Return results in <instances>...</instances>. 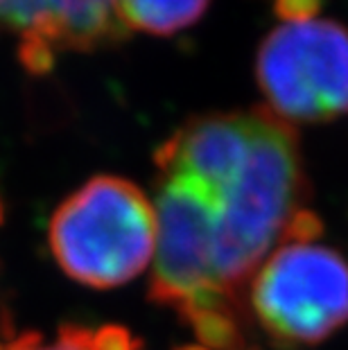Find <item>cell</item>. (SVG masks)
<instances>
[{"label":"cell","instance_id":"6da1fadb","mask_svg":"<svg viewBox=\"0 0 348 350\" xmlns=\"http://www.w3.org/2000/svg\"><path fill=\"white\" fill-rule=\"evenodd\" d=\"M256 109L258 124L247 159L231 181L215 192L213 269L219 289L233 301L267 251L283 240L306 192L294 126L267 107Z\"/></svg>","mask_w":348,"mask_h":350},{"label":"cell","instance_id":"7a4b0ae2","mask_svg":"<svg viewBox=\"0 0 348 350\" xmlns=\"http://www.w3.org/2000/svg\"><path fill=\"white\" fill-rule=\"evenodd\" d=\"M157 213L136 183L93 176L66 197L50 219V251L79 285L113 289L150 265Z\"/></svg>","mask_w":348,"mask_h":350},{"label":"cell","instance_id":"3957f363","mask_svg":"<svg viewBox=\"0 0 348 350\" xmlns=\"http://www.w3.org/2000/svg\"><path fill=\"white\" fill-rule=\"evenodd\" d=\"M267 109L287 124L348 113V29L330 18L283 21L256 55Z\"/></svg>","mask_w":348,"mask_h":350},{"label":"cell","instance_id":"277c9868","mask_svg":"<svg viewBox=\"0 0 348 350\" xmlns=\"http://www.w3.org/2000/svg\"><path fill=\"white\" fill-rule=\"evenodd\" d=\"M251 305L276 344H319L348 323V265L332 249L283 244L256 273Z\"/></svg>","mask_w":348,"mask_h":350},{"label":"cell","instance_id":"5b68a950","mask_svg":"<svg viewBox=\"0 0 348 350\" xmlns=\"http://www.w3.org/2000/svg\"><path fill=\"white\" fill-rule=\"evenodd\" d=\"M159 249L147 299L179 312L204 292H222L213 269L217 199L206 185L179 174L157 181ZM228 296V294H226Z\"/></svg>","mask_w":348,"mask_h":350},{"label":"cell","instance_id":"8992f818","mask_svg":"<svg viewBox=\"0 0 348 350\" xmlns=\"http://www.w3.org/2000/svg\"><path fill=\"white\" fill-rule=\"evenodd\" d=\"M258 109L209 113L181 124L154 152L161 174H179L206 185L213 195L242 167L254 143Z\"/></svg>","mask_w":348,"mask_h":350},{"label":"cell","instance_id":"52a82bcc","mask_svg":"<svg viewBox=\"0 0 348 350\" xmlns=\"http://www.w3.org/2000/svg\"><path fill=\"white\" fill-rule=\"evenodd\" d=\"M68 0H0V32L18 39V62L32 75L55 66Z\"/></svg>","mask_w":348,"mask_h":350},{"label":"cell","instance_id":"ba28073f","mask_svg":"<svg viewBox=\"0 0 348 350\" xmlns=\"http://www.w3.org/2000/svg\"><path fill=\"white\" fill-rule=\"evenodd\" d=\"M111 5L127 32L172 36L195 25L211 0H111Z\"/></svg>","mask_w":348,"mask_h":350},{"label":"cell","instance_id":"9c48e42d","mask_svg":"<svg viewBox=\"0 0 348 350\" xmlns=\"http://www.w3.org/2000/svg\"><path fill=\"white\" fill-rule=\"evenodd\" d=\"M195 330L204 348L211 350H240L244 346V334L233 308L204 310L192 314L186 321Z\"/></svg>","mask_w":348,"mask_h":350},{"label":"cell","instance_id":"30bf717a","mask_svg":"<svg viewBox=\"0 0 348 350\" xmlns=\"http://www.w3.org/2000/svg\"><path fill=\"white\" fill-rule=\"evenodd\" d=\"M91 330L75 323H66L59 327L55 344H46L39 332H21L14 337L5 350H91Z\"/></svg>","mask_w":348,"mask_h":350},{"label":"cell","instance_id":"8fae6325","mask_svg":"<svg viewBox=\"0 0 348 350\" xmlns=\"http://www.w3.org/2000/svg\"><path fill=\"white\" fill-rule=\"evenodd\" d=\"M91 350H143V341L122 325H102L91 334Z\"/></svg>","mask_w":348,"mask_h":350},{"label":"cell","instance_id":"7c38bea8","mask_svg":"<svg viewBox=\"0 0 348 350\" xmlns=\"http://www.w3.org/2000/svg\"><path fill=\"white\" fill-rule=\"evenodd\" d=\"M323 224L321 219L317 217L312 211H296L292 215L290 224L285 228L283 242H292V244H310L312 240L321 235Z\"/></svg>","mask_w":348,"mask_h":350},{"label":"cell","instance_id":"4fadbf2b","mask_svg":"<svg viewBox=\"0 0 348 350\" xmlns=\"http://www.w3.org/2000/svg\"><path fill=\"white\" fill-rule=\"evenodd\" d=\"M273 7L283 21H303L317 18L321 10V0H273Z\"/></svg>","mask_w":348,"mask_h":350},{"label":"cell","instance_id":"5bb4252c","mask_svg":"<svg viewBox=\"0 0 348 350\" xmlns=\"http://www.w3.org/2000/svg\"><path fill=\"white\" fill-rule=\"evenodd\" d=\"M174 350H209V348H204V346H176Z\"/></svg>","mask_w":348,"mask_h":350},{"label":"cell","instance_id":"9a60e30c","mask_svg":"<svg viewBox=\"0 0 348 350\" xmlns=\"http://www.w3.org/2000/svg\"><path fill=\"white\" fill-rule=\"evenodd\" d=\"M5 219V208H3V199H0V224H3Z\"/></svg>","mask_w":348,"mask_h":350},{"label":"cell","instance_id":"2e32d148","mask_svg":"<svg viewBox=\"0 0 348 350\" xmlns=\"http://www.w3.org/2000/svg\"><path fill=\"white\" fill-rule=\"evenodd\" d=\"M0 350H5V346H3V341H0Z\"/></svg>","mask_w":348,"mask_h":350}]
</instances>
